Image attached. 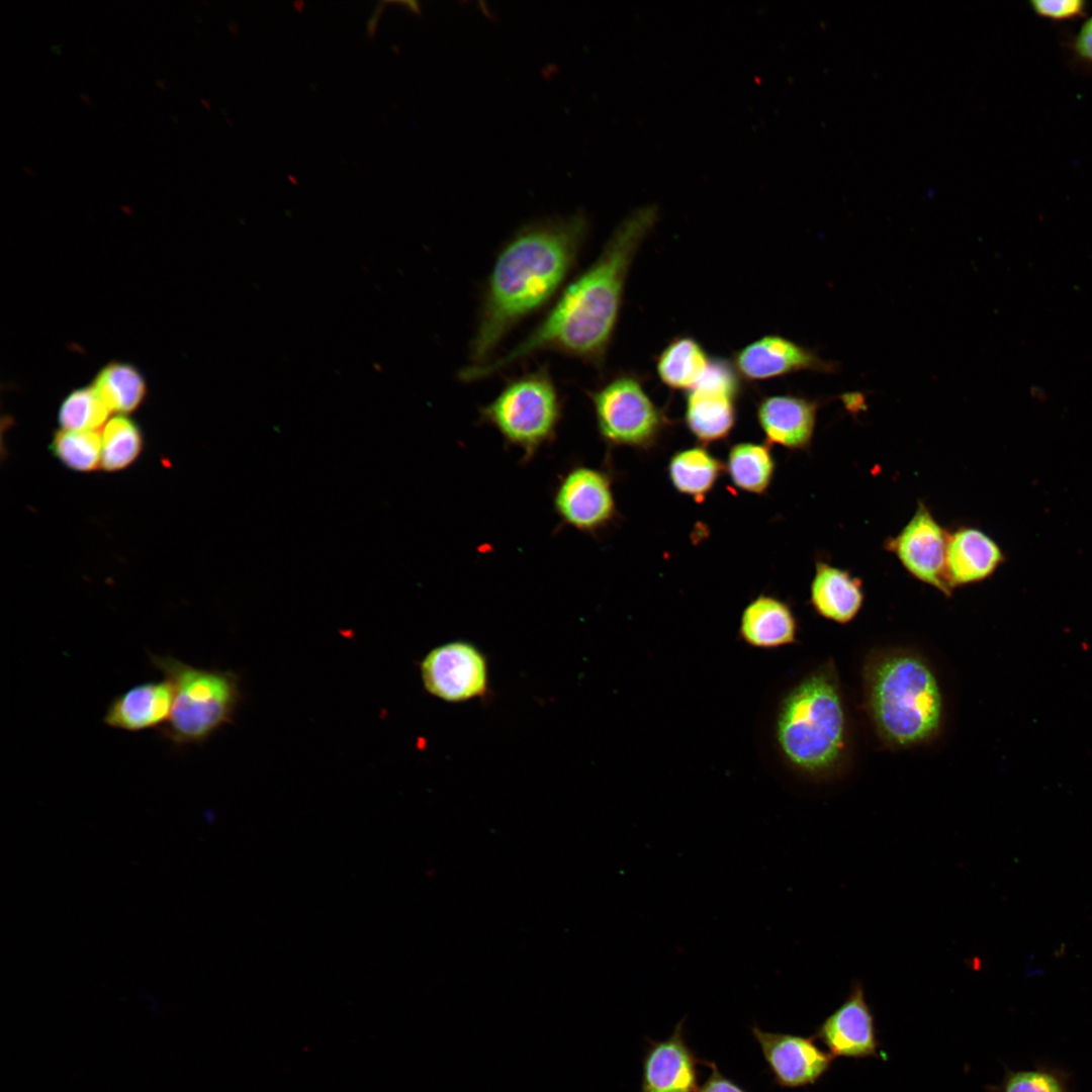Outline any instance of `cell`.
Instances as JSON below:
<instances>
[{
  "label": "cell",
  "instance_id": "8992f818",
  "mask_svg": "<svg viewBox=\"0 0 1092 1092\" xmlns=\"http://www.w3.org/2000/svg\"><path fill=\"white\" fill-rule=\"evenodd\" d=\"M563 405L549 365L544 364L508 379L479 407V421L495 429L508 445L519 448L527 463L556 438Z\"/></svg>",
  "mask_w": 1092,
  "mask_h": 1092
},
{
  "label": "cell",
  "instance_id": "9c48e42d",
  "mask_svg": "<svg viewBox=\"0 0 1092 1092\" xmlns=\"http://www.w3.org/2000/svg\"><path fill=\"white\" fill-rule=\"evenodd\" d=\"M553 509L560 521L585 534H597L617 517L611 476L604 470L577 464L558 479Z\"/></svg>",
  "mask_w": 1092,
  "mask_h": 1092
},
{
  "label": "cell",
  "instance_id": "f546056e",
  "mask_svg": "<svg viewBox=\"0 0 1092 1092\" xmlns=\"http://www.w3.org/2000/svg\"><path fill=\"white\" fill-rule=\"evenodd\" d=\"M701 1064L707 1066L711 1073L698 1092H747L732 1079L724 1076L714 1062L702 1060Z\"/></svg>",
  "mask_w": 1092,
  "mask_h": 1092
},
{
  "label": "cell",
  "instance_id": "52a82bcc",
  "mask_svg": "<svg viewBox=\"0 0 1092 1092\" xmlns=\"http://www.w3.org/2000/svg\"><path fill=\"white\" fill-rule=\"evenodd\" d=\"M586 394L599 435L609 446L649 450L669 425L665 413L648 395L637 373L617 372Z\"/></svg>",
  "mask_w": 1092,
  "mask_h": 1092
},
{
  "label": "cell",
  "instance_id": "ffe728a7",
  "mask_svg": "<svg viewBox=\"0 0 1092 1092\" xmlns=\"http://www.w3.org/2000/svg\"><path fill=\"white\" fill-rule=\"evenodd\" d=\"M863 599L862 584L857 577L824 561L816 562L810 603L819 616L847 624L859 613Z\"/></svg>",
  "mask_w": 1092,
  "mask_h": 1092
},
{
  "label": "cell",
  "instance_id": "ac0fdd59",
  "mask_svg": "<svg viewBox=\"0 0 1092 1092\" xmlns=\"http://www.w3.org/2000/svg\"><path fill=\"white\" fill-rule=\"evenodd\" d=\"M173 705V688L163 680L146 681L114 697L106 708L105 725L127 732L162 728Z\"/></svg>",
  "mask_w": 1092,
  "mask_h": 1092
},
{
  "label": "cell",
  "instance_id": "5bb4252c",
  "mask_svg": "<svg viewBox=\"0 0 1092 1092\" xmlns=\"http://www.w3.org/2000/svg\"><path fill=\"white\" fill-rule=\"evenodd\" d=\"M685 1019L664 1040L646 1038L640 1092H698L699 1059L687 1042Z\"/></svg>",
  "mask_w": 1092,
  "mask_h": 1092
},
{
  "label": "cell",
  "instance_id": "836d02e7",
  "mask_svg": "<svg viewBox=\"0 0 1092 1092\" xmlns=\"http://www.w3.org/2000/svg\"><path fill=\"white\" fill-rule=\"evenodd\" d=\"M21 168H22V169L24 170V172H26V173H27L28 175H30V176H33V172H32V171H30V169H29V168H28L27 166H25V165H22V166H21Z\"/></svg>",
  "mask_w": 1092,
  "mask_h": 1092
},
{
  "label": "cell",
  "instance_id": "2e32d148",
  "mask_svg": "<svg viewBox=\"0 0 1092 1092\" xmlns=\"http://www.w3.org/2000/svg\"><path fill=\"white\" fill-rule=\"evenodd\" d=\"M818 401L782 394L766 395L756 404V420L765 443L805 450L813 439Z\"/></svg>",
  "mask_w": 1092,
  "mask_h": 1092
},
{
  "label": "cell",
  "instance_id": "4fadbf2b",
  "mask_svg": "<svg viewBox=\"0 0 1092 1092\" xmlns=\"http://www.w3.org/2000/svg\"><path fill=\"white\" fill-rule=\"evenodd\" d=\"M743 381L755 382L799 371L830 372L833 364L780 335H765L734 352L731 360Z\"/></svg>",
  "mask_w": 1092,
  "mask_h": 1092
},
{
  "label": "cell",
  "instance_id": "83f0119b",
  "mask_svg": "<svg viewBox=\"0 0 1092 1092\" xmlns=\"http://www.w3.org/2000/svg\"><path fill=\"white\" fill-rule=\"evenodd\" d=\"M1029 7L1033 13L1052 21H1071L1084 17L1087 2L1083 0H1032Z\"/></svg>",
  "mask_w": 1092,
  "mask_h": 1092
},
{
  "label": "cell",
  "instance_id": "e575fe53",
  "mask_svg": "<svg viewBox=\"0 0 1092 1092\" xmlns=\"http://www.w3.org/2000/svg\"><path fill=\"white\" fill-rule=\"evenodd\" d=\"M201 103L203 104V106H204L205 108L209 109V106H208V103L206 102V100H204V99H201Z\"/></svg>",
  "mask_w": 1092,
  "mask_h": 1092
},
{
  "label": "cell",
  "instance_id": "1f68e13d",
  "mask_svg": "<svg viewBox=\"0 0 1092 1092\" xmlns=\"http://www.w3.org/2000/svg\"><path fill=\"white\" fill-rule=\"evenodd\" d=\"M79 97L86 105H89V106L92 105V102H91V100H90V98H89V96L87 94L80 93Z\"/></svg>",
  "mask_w": 1092,
  "mask_h": 1092
},
{
  "label": "cell",
  "instance_id": "d6a6232c",
  "mask_svg": "<svg viewBox=\"0 0 1092 1092\" xmlns=\"http://www.w3.org/2000/svg\"><path fill=\"white\" fill-rule=\"evenodd\" d=\"M156 85H157L158 87H160V88H161L162 90H165V84H164V81H163V80H159V79H158V80H156Z\"/></svg>",
  "mask_w": 1092,
  "mask_h": 1092
},
{
  "label": "cell",
  "instance_id": "7a4b0ae2",
  "mask_svg": "<svg viewBox=\"0 0 1092 1092\" xmlns=\"http://www.w3.org/2000/svg\"><path fill=\"white\" fill-rule=\"evenodd\" d=\"M588 233L589 220L578 210L532 221L505 242L481 290L468 366L492 360L519 324L552 304L575 269Z\"/></svg>",
  "mask_w": 1092,
  "mask_h": 1092
},
{
  "label": "cell",
  "instance_id": "4dcf8cb0",
  "mask_svg": "<svg viewBox=\"0 0 1092 1092\" xmlns=\"http://www.w3.org/2000/svg\"><path fill=\"white\" fill-rule=\"evenodd\" d=\"M1074 57L1086 65H1092V16L1087 18L1071 42Z\"/></svg>",
  "mask_w": 1092,
  "mask_h": 1092
},
{
  "label": "cell",
  "instance_id": "d6986e66",
  "mask_svg": "<svg viewBox=\"0 0 1092 1092\" xmlns=\"http://www.w3.org/2000/svg\"><path fill=\"white\" fill-rule=\"evenodd\" d=\"M798 623L782 600L759 595L744 608L739 623V635L749 646L762 649L779 648L797 639Z\"/></svg>",
  "mask_w": 1092,
  "mask_h": 1092
},
{
  "label": "cell",
  "instance_id": "5b68a950",
  "mask_svg": "<svg viewBox=\"0 0 1092 1092\" xmlns=\"http://www.w3.org/2000/svg\"><path fill=\"white\" fill-rule=\"evenodd\" d=\"M149 657L173 688L171 714L160 729L166 740L201 743L232 720L241 698L235 673L195 667L169 655Z\"/></svg>",
  "mask_w": 1092,
  "mask_h": 1092
},
{
  "label": "cell",
  "instance_id": "e0dca14e",
  "mask_svg": "<svg viewBox=\"0 0 1092 1092\" xmlns=\"http://www.w3.org/2000/svg\"><path fill=\"white\" fill-rule=\"evenodd\" d=\"M1000 545L987 533L962 527L948 535L945 576L950 589L981 582L1005 562Z\"/></svg>",
  "mask_w": 1092,
  "mask_h": 1092
},
{
  "label": "cell",
  "instance_id": "8fae6325",
  "mask_svg": "<svg viewBox=\"0 0 1092 1092\" xmlns=\"http://www.w3.org/2000/svg\"><path fill=\"white\" fill-rule=\"evenodd\" d=\"M948 535L920 502L910 521L886 542V548L909 574L949 597L952 590L945 576Z\"/></svg>",
  "mask_w": 1092,
  "mask_h": 1092
},
{
  "label": "cell",
  "instance_id": "ba28073f",
  "mask_svg": "<svg viewBox=\"0 0 1092 1092\" xmlns=\"http://www.w3.org/2000/svg\"><path fill=\"white\" fill-rule=\"evenodd\" d=\"M742 381L732 362L714 357L698 383L687 392L685 423L703 445L723 441L731 434Z\"/></svg>",
  "mask_w": 1092,
  "mask_h": 1092
},
{
  "label": "cell",
  "instance_id": "44dd1931",
  "mask_svg": "<svg viewBox=\"0 0 1092 1092\" xmlns=\"http://www.w3.org/2000/svg\"><path fill=\"white\" fill-rule=\"evenodd\" d=\"M724 471L725 464L704 446L679 450L667 464V475L673 488L697 503L706 499Z\"/></svg>",
  "mask_w": 1092,
  "mask_h": 1092
},
{
  "label": "cell",
  "instance_id": "d4e9b609",
  "mask_svg": "<svg viewBox=\"0 0 1092 1092\" xmlns=\"http://www.w3.org/2000/svg\"><path fill=\"white\" fill-rule=\"evenodd\" d=\"M101 467L106 471L126 468L140 455L143 437L138 425L124 416L109 420L101 435Z\"/></svg>",
  "mask_w": 1092,
  "mask_h": 1092
},
{
  "label": "cell",
  "instance_id": "3957f363",
  "mask_svg": "<svg viewBox=\"0 0 1092 1092\" xmlns=\"http://www.w3.org/2000/svg\"><path fill=\"white\" fill-rule=\"evenodd\" d=\"M864 684L870 716L886 743L905 748L937 734L942 694L924 658L908 651L878 654L867 664Z\"/></svg>",
  "mask_w": 1092,
  "mask_h": 1092
},
{
  "label": "cell",
  "instance_id": "f1b7e54d",
  "mask_svg": "<svg viewBox=\"0 0 1092 1092\" xmlns=\"http://www.w3.org/2000/svg\"><path fill=\"white\" fill-rule=\"evenodd\" d=\"M1004 1092H1063L1059 1081L1042 1072H1019L1006 1082Z\"/></svg>",
  "mask_w": 1092,
  "mask_h": 1092
},
{
  "label": "cell",
  "instance_id": "4316f807",
  "mask_svg": "<svg viewBox=\"0 0 1092 1092\" xmlns=\"http://www.w3.org/2000/svg\"><path fill=\"white\" fill-rule=\"evenodd\" d=\"M51 450L68 468L91 471L101 466L102 442L97 432L61 430L55 433Z\"/></svg>",
  "mask_w": 1092,
  "mask_h": 1092
},
{
  "label": "cell",
  "instance_id": "30bf717a",
  "mask_svg": "<svg viewBox=\"0 0 1092 1092\" xmlns=\"http://www.w3.org/2000/svg\"><path fill=\"white\" fill-rule=\"evenodd\" d=\"M427 692L450 703L485 695L488 667L484 654L472 643L456 640L433 648L421 662Z\"/></svg>",
  "mask_w": 1092,
  "mask_h": 1092
},
{
  "label": "cell",
  "instance_id": "9a60e30c",
  "mask_svg": "<svg viewBox=\"0 0 1092 1092\" xmlns=\"http://www.w3.org/2000/svg\"><path fill=\"white\" fill-rule=\"evenodd\" d=\"M815 1037L836 1057L864 1058L877 1055L872 1010L859 982H854L845 1001L818 1027Z\"/></svg>",
  "mask_w": 1092,
  "mask_h": 1092
},
{
  "label": "cell",
  "instance_id": "277c9868",
  "mask_svg": "<svg viewBox=\"0 0 1092 1092\" xmlns=\"http://www.w3.org/2000/svg\"><path fill=\"white\" fill-rule=\"evenodd\" d=\"M776 738L785 759L804 774L822 776L840 763L846 718L831 666L812 672L786 695L777 717Z\"/></svg>",
  "mask_w": 1092,
  "mask_h": 1092
},
{
  "label": "cell",
  "instance_id": "484cf974",
  "mask_svg": "<svg viewBox=\"0 0 1092 1092\" xmlns=\"http://www.w3.org/2000/svg\"><path fill=\"white\" fill-rule=\"evenodd\" d=\"M110 411L93 386L73 390L62 402L58 420L63 430L96 432Z\"/></svg>",
  "mask_w": 1092,
  "mask_h": 1092
},
{
  "label": "cell",
  "instance_id": "cb8c5ba5",
  "mask_svg": "<svg viewBox=\"0 0 1092 1092\" xmlns=\"http://www.w3.org/2000/svg\"><path fill=\"white\" fill-rule=\"evenodd\" d=\"M93 387L110 412L128 414L144 401L147 385L142 373L131 364L112 362L96 375Z\"/></svg>",
  "mask_w": 1092,
  "mask_h": 1092
},
{
  "label": "cell",
  "instance_id": "7402d4cb",
  "mask_svg": "<svg viewBox=\"0 0 1092 1092\" xmlns=\"http://www.w3.org/2000/svg\"><path fill=\"white\" fill-rule=\"evenodd\" d=\"M711 358L701 343L688 335L671 339L655 359V369L662 384L672 390L688 392L706 372Z\"/></svg>",
  "mask_w": 1092,
  "mask_h": 1092
},
{
  "label": "cell",
  "instance_id": "7c38bea8",
  "mask_svg": "<svg viewBox=\"0 0 1092 1092\" xmlns=\"http://www.w3.org/2000/svg\"><path fill=\"white\" fill-rule=\"evenodd\" d=\"M751 1032L761 1049L774 1083L782 1088L805 1087L816 1083L829 1069L832 1055L820 1050L813 1037L760 1029Z\"/></svg>",
  "mask_w": 1092,
  "mask_h": 1092
},
{
  "label": "cell",
  "instance_id": "603a6c76",
  "mask_svg": "<svg viewBox=\"0 0 1092 1092\" xmlns=\"http://www.w3.org/2000/svg\"><path fill=\"white\" fill-rule=\"evenodd\" d=\"M776 462L767 443L740 442L729 449L725 471L733 486L763 494L771 484Z\"/></svg>",
  "mask_w": 1092,
  "mask_h": 1092
},
{
  "label": "cell",
  "instance_id": "6da1fadb",
  "mask_svg": "<svg viewBox=\"0 0 1092 1092\" xmlns=\"http://www.w3.org/2000/svg\"><path fill=\"white\" fill-rule=\"evenodd\" d=\"M659 219L654 203L630 211L598 258L569 281L542 320L518 344L480 366L458 372L462 382L488 378L539 353L553 352L602 370L614 339L635 256Z\"/></svg>",
  "mask_w": 1092,
  "mask_h": 1092
}]
</instances>
